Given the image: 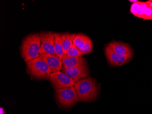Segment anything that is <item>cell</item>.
I'll list each match as a JSON object with an SVG mask.
<instances>
[{"instance_id": "cell-1", "label": "cell", "mask_w": 152, "mask_h": 114, "mask_svg": "<svg viewBox=\"0 0 152 114\" xmlns=\"http://www.w3.org/2000/svg\"><path fill=\"white\" fill-rule=\"evenodd\" d=\"M74 87L81 101H95L99 96V86L94 78L86 77L82 79L75 83Z\"/></svg>"}, {"instance_id": "cell-2", "label": "cell", "mask_w": 152, "mask_h": 114, "mask_svg": "<svg viewBox=\"0 0 152 114\" xmlns=\"http://www.w3.org/2000/svg\"><path fill=\"white\" fill-rule=\"evenodd\" d=\"M40 44L39 33L29 34L23 39L20 53L26 63L38 58L40 54Z\"/></svg>"}, {"instance_id": "cell-3", "label": "cell", "mask_w": 152, "mask_h": 114, "mask_svg": "<svg viewBox=\"0 0 152 114\" xmlns=\"http://www.w3.org/2000/svg\"><path fill=\"white\" fill-rule=\"evenodd\" d=\"M27 74L36 79H49L52 71L47 63L40 58H36L26 63Z\"/></svg>"}, {"instance_id": "cell-4", "label": "cell", "mask_w": 152, "mask_h": 114, "mask_svg": "<svg viewBox=\"0 0 152 114\" xmlns=\"http://www.w3.org/2000/svg\"><path fill=\"white\" fill-rule=\"evenodd\" d=\"M55 96L58 103L65 108L71 107L80 101L74 86L56 90Z\"/></svg>"}, {"instance_id": "cell-5", "label": "cell", "mask_w": 152, "mask_h": 114, "mask_svg": "<svg viewBox=\"0 0 152 114\" xmlns=\"http://www.w3.org/2000/svg\"><path fill=\"white\" fill-rule=\"evenodd\" d=\"M49 79L55 90L72 87L76 83L69 76L60 71L52 73Z\"/></svg>"}, {"instance_id": "cell-6", "label": "cell", "mask_w": 152, "mask_h": 114, "mask_svg": "<svg viewBox=\"0 0 152 114\" xmlns=\"http://www.w3.org/2000/svg\"><path fill=\"white\" fill-rule=\"evenodd\" d=\"M40 54H50L58 57L55 50V38L54 33L52 32H40Z\"/></svg>"}, {"instance_id": "cell-7", "label": "cell", "mask_w": 152, "mask_h": 114, "mask_svg": "<svg viewBox=\"0 0 152 114\" xmlns=\"http://www.w3.org/2000/svg\"><path fill=\"white\" fill-rule=\"evenodd\" d=\"M61 69L63 72L69 76L75 82L79 81L83 78H86L89 74L87 65L71 67L63 66Z\"/></svg>"}, {"instance_id": "cell-8", "label": "cell", "mask_w": 152, "mask_h": 114, "mask_svg": "<svg viewBox=\"0 0 152 114\" xmlns=\"http://www.w3.org/2000/svg\"><path fill=\"white\" fill-rule=\"evenodd\" d=\"M105 54L108 63L113 66L123 65L130 60L133 57H125L115 53L109 45L105 49Z\"/></svg>"}, {"instance_id": "cell-9", "label": "cell", "mask_w": 152, "mask_h": 114, "mask_svg": "<svg viewBox=\"0 0 152 114\" xmlns=\"http://www.w3.org/2000/svg\"><path fill=\"white\" fill-rule=\"evenodd\" d=\"M39 58L43 60L51 68L52 73L60 71L63 65L62 60L58 57L50 54H39Z\"/></svg>"}, {"instance_id": "cell-10", "label": "cell", "mask_w": 152, "mask_h": 114, "mask_svg": "<svg viewBox=\"0 0 152 114\" xmlns=\"http://www.w3.org/2000/svg\"><path fill=\"white\" fill-rule=\"evenodd\" d=\"M113 51L121 56L125 57H133V50L129 44L122 42H113L108 44Z\"/></svg>"}, {"instance_id": "cell-11", "label": "cell", "mask_w": 152, "mask_h": 114, "mask_svg": "<svg viewBox=\"0 0 152 114\" xmlns=\"http://www.w3.org/2000/svg\"><path fill=\"white\" fill-rule=\"evenodd\" d=\"M62 62L63 66L64 67H71L87 65L86 59L83 58L82 56L69 57L66 54H64Z\"/></svg>"}, {"instance_id": "cell-12", "label": "cell", "mask_w": 152, "mask_h": 114, "mask_svg": "<svg viewBox=\"0 0 152 114\" xmlns=\"http://www.w3.org/2000/svg\"><path fill=\"white\" fill-rule=\"evenodd\" d=\"M77 34L70 33L61 34V43L64 54H66L67 50L73 45V41Z\"/></svg>"}, {"instance_id": "cell-13", "label": "cell", "mask_w": 152, "mask_h": 114, "mask_svg": "<svg viewBox=\"0 0 152 114\" xmlns=\"http://www.w3.org/2000/svg\"><path fill=\"white\" fill-rule=\"evenodd\" d=\"M61 34L59 33H54L55 38V50L58 57L61 60H63L64 56V51L61 43Z\"/></svg>"}, {"instance_id": "cell-14", "label": "cell", "mask_w": 152, "mask_h": 114, "mask_svg": "<svg viewBox=\"0 0 152 114\" xmlns=\"http://www.w3.org/2000/svg\"><path fill=\"white\" fill-rule=\"evenodd\" d=\"M130 12L134 16L144 19V10L142 1H139L133 3L131 7Z\"/></svg>"}, {"instance_id": "cell-15", "label": "cell", "mask_w": 152, "mask_h": 114, "mask_svg": "<svg viewBox=\"0 0 152 114\" xmlns=\"http://www.w3.org/2000/svg\"><path fill=\"white\" fill-rule=\"evenodd\" d=\"M89 38L85 34H77L73 40V45L80 49L84 47Z\"/></svg>"}, {"instance_id": "cell-16", "label": "cell", "mask_w": 152, "mask_h": 114, "mask_svg": "<svg viewBox=\"0 0 152 114\" xmlns=\"http://www.w3.org/2000/svg\"><path fill=\"white\" fill-rule=\"evenodd\" d=\"M142 4L144 10V20H152V9L149 1L145 2H142Z\"/></svg>"}, {"instance_id": "cell-17", "label": "cell", "mask_w": 152, "mask_h": 114, "mask_svg": "<svg viewBox=\"0 0 152 114\" xmlns=\"http://www.w3.org/2000/svg\"><path fill=\"white\" fill-rule=\"evenodd\" d=\"M66 55L69 57H81L84 54L80 51L79 49L72 45L67 50Z\"/></svg>"}, {"instance_id": "cell-18", "label": "cell", "mask_w": 152, "mask_h": 114, "mask_svg": "<svg viewBox=\"0 0 152 114\" xmlns=\"http://www.w3.org/2000/svg\"><path fill=\"white\" fill-rule=\"evenodd\" d=\"M93 42L90 38H89L88 41L86 43V44L83 48L80 49V51L83 53V54H86L91 53L93 49Z\"/></svg>"}, {"instance_id": "cell-19", "label": "cell", "mask_w": 152, "mask_h": 114, "mask_svg": "<svg viewBox=\"0 0 152 114\" xmlns=\"http://www.w3.org/2000/svg\"><path fill=\"white\" fill-rule=\"evenodd\" d=\"M0 114H6L3 108L1 107L0 108Z\"/></svg>"}, {"instance_id": "cell-20", "label": "cell", "mask_w": 152, "mask_h": 114, "mask_svg": "<svg viewBox=\"0 0 152 114\" xmlns=\"http://www.w3.org/2000/svg\"><path fill=\"white\" fill-rule=\"evenodd\" d=\"M130 1V2H134V3H135V2H137L138 1H137V0H135V1H132V0H131V1Z\"/></svg>"}, {"instance_id": "cell-21", "label": "cell", "mask_w": 152, "mask_h": 114, "mask_svg": "<svg viewBox=\"0 0 152 114\" xmlns=\"http://www.w3.org/2000/svg\"><path fill=\"white\" fill-rule=\"evenodd\" d=\"M149 3H150V6H151V8H152V0H151V1H149Z\"/></svg>"}]
</instances>
